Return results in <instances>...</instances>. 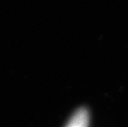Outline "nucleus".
Masks as SVG:
<instances>
[{"label": "nucleus", "mask_w": 128, "mask_h": 127, "mask_svg": "<svg viewBox=\"0 0 128 127\" xmlns=\"http://www.w3.org/2000/svg\"><path fill=\"white\" fill-rule=\"evenodd\" d=\"M88 113L86 109L81 108L72 117L67 127H88Z\"/></svg>", "instance_id": "nucleus-1"}]
</instances>
